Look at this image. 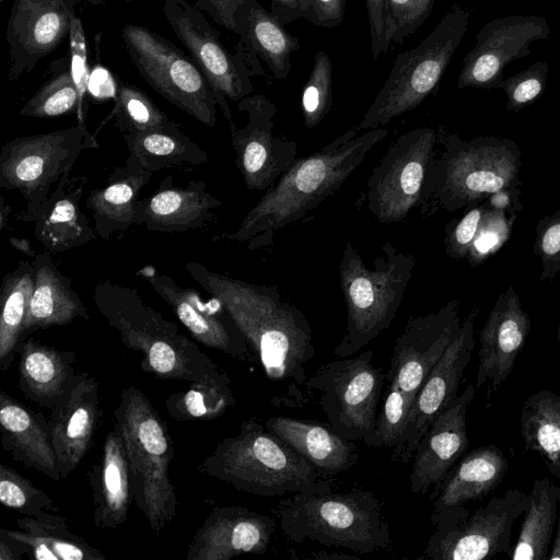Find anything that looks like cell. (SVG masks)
<instances>
[{
    "label": "cell",
    "instance_id": "1",
    "mask_svg": "<svg viewBox=\"0 0 560 560\" xmlns=\"http://www.w3.org/2000/svg\"><path fill=\"white\" fill-rule=\"evenodd\" d=\"M186 271L217 298L255 352L266 377L279 387L270 402L301 408L308 402L306 364L315 357L312 327L277 285L252 283L189 261Z\"/></svg>",
    "mask_w": 560,
    "mask_h": 560
},
{
    "label": "cell",
    "instance_id": "2",
    "mask_svg": "<svg viewBox=\"0 0 560 560\" xmlns=\"http://www.w3.org/2000/svg\"><path fill=\"white\" fill-rule=\"evenodd\" d=\"M360 132L351 128L319 150L298 158L238 228L220 238L246 243L249 250L271 247L280 230L299 222L337 192L369 151L388 136L385 128Z\"/></svg>",
    "mask_w": 560,
    "mask_h": 560
},
{
    "label": "cell",
    "instance_id": "3",
    "mask_svg": "<svg viewBox=\"0 0 560 560\" xmlns=\"http://www.w3.org/2000/svg\"><path fill=\"white\" fill-rule=\"evenodd\" d=\"M197 470L238 491L261 497L332 488L331 478L255 418L242 422L236 435L221 441Z\"/></svg>",
    "mask_w": 560,
    "mask_h": 560
},
{
    "label": "cell",
    "instance_id": "4",
    "mask_svg": "<svg viewBox=\"0 0 560 560\" xmlns=\"http://www.w3.org/2000/svg\"><path fill=\"white\" fill-rule=\"evenodd\" d=\"M439 144L419 206L421 215L468 208L498 190L520 186L522 153L513 140L493 136L464 140L439 131Z\"/></svg>",
    "mask_w": 560,
    "mask_h": 560
},
{
    "label": "cell",
    "instance_id": "5",
    "mask_svg": "<svg viewBox=\"0 0 560 560\" xmlns=\"http://www.w3.org/2000/svg\"><path fill=\"white\" fill-rule=\"evenodd\" d=\"M271 511L293 542L316 541L355 553H372L392 544L384 504L372 491L298 492L278 501Z\"/></svg>",
    "mask_w": 560,
    "mask_h": 560
},
{
    "label": "cell",
    "instance_id": "6",
    "mask_svg": "<svg viewBox=\"0 0 560 560\" xmlns=\"http://www.w3.org/2000/svg\"><path fill=\"white\" fill-rule=\"evenodd\" d=\"M92 296L121 342L142 354L140 366L145 373L192 382L220 369L175 323L147 305L137 289L106 279L97 282Z\"/></svg>",
    "mask_w": 560,
    "mask_h": 560
},
{
    "label": "cell",
    "instance_id": "7",
    "mask_svg": "<svg viewBox=\"0 0 560 560\" xmlns=\"http://www.w3.org/2000/svg\"><path fill=\"white\" fill-rule=\"evenodd\" d=\"M415 266L416 257L390 241L381 245L372 268L351 242L345 244L338 269L347 319L336 357L353 355L390 326Z\"/></svg>",
    "mask_w": 560,
    "mask_h": 560
},
{
    "label": "cell",
    "instance_id": "8",
    "mask_svg": "<svg viewBox=\"0 0 560 560\" xmlns=\"http://www.w3.org/2000/svg\"><path fill=\"white\" fill-rule=\"evenodd\" d=\"M114 419L126 448L133 501L159 535L177 512L170 477L174 446L167 425L147 395L133 385L122 389Z\"/></svg>",
    "mask_w": 560,
    "mask_h": 560
},
{
    "label": "cell",
    "instance_id": "9",
    "mask_svg": "<svg viewBox=\"0 0 560 560\" xmlns=\"http://www.w3.org/2000/svg\"><path fill=\"white\" fill-rule=\"evenodd\" d=\"M469 23V12L453 7L416 47L399 54L374 101L355 126L383 128L418 107L436 88Z\"/></svg>",
    "mask_w": 560,
    "mask_h": 560
},
{
    "label": "cell",
    "instance_id": "10",
    "mask_svg": "<svg viewBox=\"0 0 560 560\" xmlns=\"http://www.w3.org/2000/svg\"><path fill=\"white\" fill-rule=\"evenodd\" d=\"M98 148L83 121L45 133L18 137L0 152V187L18 190L26 202L19 214L33 222L60 180L69 176L81 152Z\"/></svg>",
    "mask_w": 560,
    "mask_h": 560
},
{
    "label": "cell",
    "instance_id": "11",
    "mask_svg": "<svg viewBox=\"0 0 560 560\" xmlns=\"http://www.w3.org/2000/svg\"><path fill=\"white\" fill-rule=\"evenodd\" d=\"M385 378L369 349L319 365L307 377L306 395L335 432L349 441H363L375 428Z\"/></svg>",
    "mask_w": 560,
    "mask_h": 560
},
{
    "label": "cell",
    "instance_id": "12",
    "mask_svg": "<svg viewBox=\"0 0 560 560\" xmlns=\"http://www.w3.org/2000/svg\"><path fill=\"white\" fill-rule=\"evenodd\" d=\"M121 36L132 63L155 92L200 124L215 126L214 92L190 56L142 25L127 24Z\"/></svg>",
    "mask_w": 560,
    "mask_h": 560
},
{
    "label": "cell",
    "instance_id": "13",
    "mask_svg": "<svg viewBox=\"0 0 560 560\" xmlns=\"http://www.w3.org/2000/svg\"><path fill=\"white\" fill-rule=\"evenodd\" d=\"M528 500L527 492L509 489L472 512L466 505L445 510L431 518L435 530L421 558L482 560L510 553L514 523Z\"/></svg>",
    "mask_w": 560,
    "mask_h": 560
},
{
    "label": "cell",
    "instance_id": "14",
    "mask_svg": "<svg viewBox=\"0 0 560 560\" xmlns=\"http://www.w3.org/2000/svg\"><path fill=\"white\" fill-rule=\"evenodd\" d=\"M162 10L170 27L209 81L229 126L233 125L228 100L240 102L254 91L250 77L264 74L257 56L241 44L236 45V52H230L220 33L186 0H163Z\"/></svg>",
    "mask_w": 560,
    "mask_h": 560
},
{
    "label": "cell",
    "instance_id": "15",
    "mask_svg": "<svg viewBox=\"0 0 560 560\" xmlns=\"http://www.w3.org/2000/svg\"><path fill=\"white\" fill-rule=\"evenodd\" d=\"M438 142V130L418 127L396 138L377 161L368 179L366 201L380 223L402 222L419 208Z\"/></svg>",
    "mask_w": 560,
    "mask_h": 560
},
{
    "label": "cell",
    "instance_id": "16",
    "mask_svg": "<svg viewBox=\"0 0 560 560\" xmlns=\"http://www.w3.org/2000/svg\"><path fill=\"white\" fill-rule=\"evenodd\" d=\"M462 322L458 300L425 315L409 317L395 339L384 389L397 392L412 408L425 378L456 336Z\"/></svg>",
    "mask_w": 560,
    "mask_h": 560
},
{
    "label": "cell",
    "instance_id": "17",
    "mask_svg": "<svg viewBox=\"0 0 560 560\" xmlns=\"http://www.w3.org/2000/svg\"><path fill=\"white\" fill-rule=\"evenodd\" d=\"M237 107L247 122L229 126L236 166L249 190L266 191L298 159L296 143L273 132L277 109L266 96L248 95Z\"/></svg>",
    "mask_w": 560,
    "mask_h": 560
},
{
    "label": "cell",
    "instance_id": "18",
    "mask_svg": "<svg viewBox=\"0 0 560 560\" xmlns=\"http://www.w3.org/2000/svg\"><path fill=\"white\" fill-rule=\"evenodd\" d=\"M477 314L478 306H475L425 378L412 405L405 432L393 448L392 462L408 464L412 460L433 420L458 396V387L475 347Z\"/></svg>",
    "mask_w": 560,
    "mask_h": 560
},
{
    "label": "cell",
    "instance_id": "19",
    "mask_svg": "<svg viewBox=\"0 0 560 560\" xmlns=\"http://www.w3.org/2000/svg\"><path fill=\"white\" fill-rule=\"evenodd\" d=\"M167 303L191 337L207 348L244 363L258 362L221 302L205 300L196 289L182 287L171 276L147 265L137 272Z\"/></svg>",
    "mask_w": 560,
    "mask_h": 560
},
{
    "label": "cell",
    "instance_id": "20",
    "mask_svg": "<svg viewBox=\"0 0 560 560\" xmlns=\"http://www.w3.org/2000/svg\"><path fill=\"white\" fill-rule=\"evenodd\" d=\"M81 1L13 0L5 30L10 82L30 73L63 43Z\"/></svg>",
    "mask_w": 560,
    "mask_h": 560
},
{
    "label": "cell",
    "instance_id": "21",
    "mask_svg": "<svg viewBox=\"0 0 560 560\" xmlns=\"http://www.w3.org/2000/svg\"><path fill=\"white\" fill-rule=\"evenodd\" d=\"M194 5L238 35V44L260 57L276 79H287L292 69L291 55L300 49V40L257 0H195Z\"/></svg>",
    "mask_w": 560,
    "mask_h": 560
},
{
    "label": "cell",
    "instance_id": "22",
    "mask_svg": "<svg viewBox=\"0 0 560 560\" xmlns=\"http://www.w3.org/2000/svg\"><path fill=\"white\" fill-rule=\"evenodd\" d=\"M542 16H508L486 24L476 36L475 47L463 59L457 88L498 85L503 68L530 52L529 45L548 37Z\"/></svg>",
    "mask_w": 560,
    "mask_h": 560
},
{
    "label": "cell",
    "instance_id": "23",
    "mask_svg": "<svg viewBox=\"0 0 560 560\" xmlns=\"http://www.w3.org/2000/svg\"><path fill=\"white\" fill-rule=\"evenodd\" d=\"M532 326L520 296L510 284L497 299L480 330L476 388L491 398L510 376Z\"/></svg>",
    "mask_w": 560,
    "mask_h": 560
},
{
    "label": "cell",
    "instance_id": "24",
    "mask_svg": "<svg viewBox=\"0 0 560 560\" xmlns=\"http://www.w3.org/2000/svg\"><path fill=\"white\" fill-rule=\"evenodd\" d=\"M275 520L242 505L215 506L195 532L186 560H230L267 552Z\"/></svg>",
    "mask_w": 560,
    "mask_h": 560
},
{
    "label": "cell",
    "instance_id": "25",
    "mask_svg": "<svg viewBox=\"0 0 560 560\" xmlns=\"http://www.w3.org/2000/svg\"><path fill=\"white\" fill-rule=\"evenodd\" d=\"M100 384L89 372L77 373L50 409L48 430L62 480L80 465L100 421Z\"/></svg>",
    "mask_w": 560,
    "mask_h": 560
},
{
    "label": "cell",
    "instance_id": "26",
    "mask_svg": "<svg viewBox=\"0 0 560 560\" xmlns=\"http://www.w3.org/2000/svg\"><path fill=\"white\" fill-rule=\"evenodd\" d=\"M477 388L468 385L431 423L412 458L410 490L424 494L440 482L469 446L466 417Z\"/></svg>",
    "mask_w": 560,
    "mask_h": 560
},
{
    "label": "cell",
    "instance_id": "27",
    "mask_svg": "<svg viewBox=\"0 0 560 560\" xmlns=\"http://www.w3.org/2000/svg\"><path fill=\"white\" fill-rule=\"evenodd\" d=\"M221 206L222 201L207 191L205 180L190 179L182 187L167 176L154 194L138 200L135 224L163 233L198 230L215 218Z\"/></svg>",
    "mask_w": 560,
    "mask_h": 560
},
{
    "label": "cell",
    "instance_id": "28",
    "mask_svg": "<svg viewBox=\"0 0 560 560\" xmlns=\"http://www.w3.org/2000/svg\"><path fill=\"white\" fill-rule=\"evenodd\" d=\"M0 428L2 448L13 460L54 481L62 480L48 421L3 389H0Z\"/></svg>",
    "mask_w": 560,
    "mask_h": 560
},
{
    "label": "cell",
    "instance_id": "29",
    "mask_svg": "<svg viewBox=\"0 0 560 560\" xmlns=\"http://www.w3.org/2000/svg\"><path fill=\"white\" fill-rule=\"evenodd\" d=\"M86 479L92 492L94 525L110 529L122 525L133 494L126 448L115 425L107 433L101 456L89 469Z\"/></svg>",
    "mask_w": 560,
    "mask_h": 560
},
{
    "label": "cell",
    "instance_id": "30",
    "mask_svg": "<svg viewBox=\"0 0 560 560\" xmlns=\"http://www.w3.org/2000/svg\"><path fill=\"white\" fill-rule=\"evenodd\" d=\"M509 462L494 444L479 446L466 454L433 487L431 518L445 510L465 505L491 493L503 480Z\"/></svg>",
    "mask_w": 560,
    "mask_h": 560
},
{
    "label": "cell",
    "instance_id": "31",
    "mask_svg": "<svg viewBox=\"0 0 560 560\" xmlns=\"http://www.w3.org/2000/svg\"><path fill=\"white\" fill-rule=\"evenodd\" d=\"M63 177L34 219V236L43 247L57 254L88 244L97 233L80 209L86 176L74 178L69 186Z\"/></svg>",
    "mask_w": 560,
    "mask_h": 560
},
{
    "label": "cell",
    "instance_id": "32",
    "mask_svg": "<svg viewBox=\"0 0 560 560\" xmlns=\"http://www.w3.org/2000/svg\"><path fill=\"white\" fill-rule=\"evenodd\" d=\"M19 388L33 404L52 409L66 394L75 373L73 351L44 345L35 339H23L16 349Z\"/></svg>",
    "mask_w": 560,
    "mask_h": 560
},
{
    "label": "cell",
    "instance_id": "33",
    "mask_svg": "<svg viewBox=\"0 0 560 560\" xmlns=\"http://www.w3.org/2000/svg\"><path fill=\"white\" fill-rule=\"evenodd\" d=\"M265 425L327 478L358 463L354 441L342 438L330 427L282 416L267 419Z\"/></svg>",
    "mask_w": 560,
    "mask_h": 560
},
{
    "label": "cell",
    "instance_id": "34",
    "mask_svg": "<svg viewBox=\"0 0 560 560\" xmlns=\"http://www.w3.org/2000/svg\"><path fill=\"white\" fill-rule=\"evenodd\" d=\"M152 174L129 154L125 164L112 172L104 187L90 191L85 206L92 212L94 229L101 238L125 233L135 224L140 191Z\"/></svg>",
    "mask_w": 560,
    "mask_h": 560
},
{
    "label": "cell",
    "instance_id": "35",
    "mask_svg": "<svg viewBox=\"0 0 560 560\" xmlns=\"http://www.w3.org/2000/svg\"><path fill=\"white\" fill-rule=\"evenodd\" d=\"M33 265L35 282L25 336L38 329L69 325L77 318H91L71 279L58 269L50 252L37 254Z\"/></svg>",
    "mask_w": 560,
    "mask_h": 560
},
{
    "label": "cell",
    "instance_id": "36",
    "mask_svg": "<svg viewBox=\"0 0 560 560\" xmlns=\"http://www.w3.org/2000/svg\"><path fill=\"white\" fill-rule=\"evenodd\" d=\"M19 529L0 534L22 544L34 560H104L105 556L83 537L72 533L66 517L56 512L16 520Z\"/></svg>",
    "mask_w": 560,
    "mask_h": 560
},
{
    "label": "cell",
    "instance_id": "37",
    "mask_svg": "<svg viewBox=\"0 0 560 560\" xmlns=\"http://www.w3.org/2000/svg\"><path fill=\"white\" fill-rule=\"evenodd\" d=\"M122 137L129 154L151 173L165 168L197 167L208 161V153L172 119L161 126Z\"/></svg>",
    "mask_w": 560,
    "mask_h": 560
},
{
    "label": "cell",
    "instance_id": "38",
    "mask_svg": "<svg viewBox=\"0 0 560 560\" xmlns=\"http://www.w3.org/2000/svg\"><path fill=\"white\" fill-rule=\"evenodd\" d=\"M515 546L514 560H546L557 525L560 488L548 477L535 480Z\"/></svg>",
    "mask_w": 560,
    "mask_h": 560
},
{
    "label": "cell",
    "instance_id": "39",
    "mask_svg": "<svg viewBox=\"0 0 560 560\" xmlns=\"http://www.w3.org/2000/svg\"><path fill=\"white\" fill-rule=\"evenodd\" d=\"M34 265L23 260L2 280L0 296V370L10 366L19 343L25 337V324L34 291Z\"/></svg>",
    "mask_w": 560,
    "mask_h": 560
},
{
    "label": "cell",
    "instance_id": "40",
    "mask_svg": "<svg viewBox=\"0 0 560 560\" xmlns=\"http://www.w3.org/2000/svg\"><path fill=\"white\" fill-rule=\"evenodd\" d=\"M520 420L525 450L537 453L560 478V396L548 389L529 395Z\"/></svg>",
    "mask_w": 560,
    "mask_h": 560
},
{
    "label": "cell",
    "instance_id": "41",
    "mask_svg": "<svg viewBox=\"0 0 560 560\" xmlns=\"http://www.w3.org/2000/svg\"><path fill=\"white\" fill-rule=\"evenodd\" d=\"M177 393L170 395L164 406L177 421L213 420L236 404L229 375L219 369Z\"/></svg>",
    "mask_w": 560,
    "mask_h": 560
},
{
    "label": "cell",
    "instance_id": "42",
    "mask_svg": "<svg viewBox=\"0 0 560 560\" xmlns=\"http://www.w3.org/2000/svg\"><path fill=\"white\" fill-rule=\"evenodd\" d=\"M116 82L112 115L122 135L144 131L170 120L142 90L121 80Z\"/></svg>",
    "mask_w": 560,
    "mask_h": 560
},
{
    "label": "cell",
    "instance_id": "43",
    "mask_svg": "<svg viewBox=\"0 0 560 560\" xmlns=\"http://www.w3.org/2000/svg\"><path fill=\"white\" fill-rule=\"evenodd\" d=\"M81 97L73 79L71 67L45 82L23 105L19 115L34 118H51L74 112L81 105Z\"/></svg>",
    "mask_w": 560,
    "mask_h": 560
},
{
    "label": "cell",
    "instance_id": "44",
    "mask_svg": "<svg viewBox=\"0 0 560 560\" xmlns=\"http://www.w3.org/2000/svg\"><path fill=\"white\" fill-rule=\"evenodd\" d=\"M0 502L24 516L59 512L55 501L44 490L5 464L0 465Z\"/></svg>",
    "mask_w": 560,
    "mask_h": 560
},
{
    "label": "cell",
    "instance_id": "45",
    "mask_svg": "<svg viewBox=\"0 0 560 560\" xmlns=\"http://www.w3.org/2000/svg\"><path fill=\"white\" fill-rule=\"evenodd\" d=\"M332 68L325 51H316L311 74L301 94L304 125L314 128L323 121L332 104Z\"/></svg>",
    "mask_w": 560,
    "mask_h": 560
},
{
    "label": "cell",
    "instance_id": "46",
    "mask_svg": "<svg viewBox=\"0 0 560 560\" xmlns=\"http://www.w3.org/2000/svg\"><path fill=\"white\" fill-rule=\"evenodd\" d=\"M516 213L486 209L466 259L470 267H477L498 253L509 241Z\"/></svg>",
    "mask_w": 560,
    "mask_h": 560
},
{
    "label": "cell",
    "instance_id": "47",
    "mask_svg": "<svg viewBox=\"0 0 560 560\" xmlns=\"http://www.w3.org/2000/svg\"><path fill=\"white\" fill-rule=\"evenodd\" d=\"M435 0H386L392 43L404 44L428 19Z\"/></svg>",
    "mask_w": 560,
    "mask_h": 560
},
{
    "label": "cell",
    "instance_id": "48",
    "mask_svg": "<svg viewBox=\"0 0 560 560\" xmlns=\"http://www.w3.org/2000/svg\"><path fill=\"white\" fill-rule=\"evenodd\" d=\"M534 253L540 260V280L560 272V209L540 219L535 228Z\"/></svg>",
    "mask_w": 560,
    "mask_h": 560
},
{
    "label": "cell",
    "instance_id": "49",
    "mask_svg": "<svg viewBox=\"0 0 560 560\" xmlns=\"http://www.w3.org/2000/svg\"><path fill=\"white\" fill-rule=\"evenodd\" d=\"M486 209L487 206L482 201L468 207L460 218L448 222L445 228L444 246L450 258L455 260L466 258Z\"/></svg>",
    "mask_w": 560,
    "mask_h": 560
},
{
    "label": "cell",
    "instance_id": "50",
    "mask_svg": "<svg viewBox=\"0 0 560 560\" xmlns=\"http://www.w3.org/2000/svg\"><path fill=\"white\" fill-rule=\"evenodd\" d=\"M537 66L538 63L534 66V71L530 68L506 82L498 83L506 94L508 109L518 112L544 91L547 72L542 74V71L547 70V66L540 71L537 70Z\"/></svg>",
    "mask_w": 560,
    "mask_h": 560
},
{
    "label": "cell",
    "instance_id": "51",
    "mask_svg": "<svg viewBox=\"0 0 560 560\" xmlns=\"http://www.w3.org/2000/svg\"><path fill=\"white\" fill-rule=\"evenodd\" d=\"M302 18L319 27L338 26L345 19L347 0H298Z\"/></svg>",
    "mask_w": 560,
    "mask_h": 560
},
{
    "label": "cell",
    "instance_id": "52",
    "mask_svg": "<svg viewBox=\"0 0 560 560\" xmlns=\"http://www.w3.org/2000/svg\"><path fill=\"white\" fill-rule=\"evenodd\" d=\"M70 67L73 79L78 86L80 97L82 100L88 90V82L90 78V70L88 66L85 36L82 28V23L77 15L72 20L70 32Z\"/></svg>",
    "mask_w": 560,
    "mask_h": 560
},
{
    "label": "cell",
    "instance_id": "53",
    "mask_svg": "<svg viewBox=\"0 0 560 560\" xmlns=\"http://www.w3.org/2000/svg\"><path fill=\"white\" fill-rule=\"evenodd\" d=\"M371 37V51L374 60L386 54L390 47L386 0H365Z\"/></svg>",
    "mask_w": 560,
    "mask_h": 560
},
{
    "label": "cell",
    "instance_id": "54",
    "mask_svg": "<svg viewBox=\"0 0 560 560\" xmlns=\"http://www.w3.org/2000/svg\"><path fill=\"white\" fill-rule=\"evenodd\" d=\"M518 196V187L504 188L488 196L483 202L491 209L517 213V211L522 209Z\"/></svg>",
    "mask_w": 560,
    "mask_h": 560
},
{
    "label": "cell",
    "instance_id": "55",
    "mask_svg": "<svg viewBox=\"0 0 560 560\" xmlns=\"http://www.w3.org/2000/svg\"><path fill=\"white\" fill-rule=\"evenodd\" d=\"M270 12L282 25L303 19L298 0H271Z\"/></svg>",
    "mask_w": 560,
    "mask_h": 560
},
{
    "label": "cell",
    "instance_id": "56",
    "mask_svg": "<svg viewBox=\"0 0 560 560\" xmlns=\"http://www.w3.org/2000/svg\"><path fill=\"white\" fill-rule=\"evenodd\" d=\"M27 549L20 542L0 534V560H20Z\"/></svg>",
    "mask_w": 560,
    "mask_h": 560
},
{
    "label": "cell",
    "instance_id": "57",
    "mask_svg": "<svg viewBox=\"0 0 560 560\" xmlns=\"http://www.w3.org/2000/svg\"><path fill=\"white\" fill-rule=\"evenodd\" d=\"M9 243L12 247H14L16 250L23 253L26 256L34 258L37 255L33 250L30 241L26 238L10 237Z\"/></svg>",
    "mask_w": 560,
    "mask_h": 560
},
{
    "label": "cell",
    "instance_id": "58",
    "mask_svg": "<svg viewBox=\"0 0 560 560\" xmlns=\"http://www.w3.org/2000/svg\"><path fill=\"white\" fill-rule=\"evenodd\" d=\"M559 508H560V499H559ZM548 560H560V514L557 520L553 544L551 547V551L548 556Z\"/></svg>",
    "mask_w": 560,
    "mask_h": 560
},
{
    "label": "cell",
    "instance_id": "59",
    "mask_svg": "<svg viewBox=\"0 0 560 560\" xmlns=\"http://www.w3.org/2000/svg\"><path fill=\"white\" fill-rule=\"evenodd\" d=\"M11 213V207L5 203L3 196L0 199V231L3 232L7 228L9 217Z\"/></svg>",
    "mask_w": 560,
    "mask_h": 560
},
{
    "label": "cell",
    "instance_id": "60",
    "mask_svg": "<svg viewBox=\"0 0 560 560\" xmlns=\"http://www.w3.org/2000/svg\"><path fill=\"white\" fill-rule=\"evenodd\" d=\"M313 558L315 559H339V558H353L351 555H345V553H336L332 555L325 553L324 551L313 555Z\"/></svg>",
    "mask_w": 560,
    "mask_h": 560
},
{
    "label": "cell",
    "instance_id": "61",
    "mask_svg": "<svg viewBox=\"0 0 560 560\" xmlns=\"http://www.w3.org/2000/svg\"><path fill=\"white\" fill-rule=\"evenodd\" d=\"M83 1L91 3L93 5H100V4H105L109 0H83Z\"/></svg>",
    "mask_w": 560,
    "mask_h": 560
},
{
    "label": "cell",
    "instance_id": "62",
    "mask_svg": "<svg viewBox=\"0 0 560 560\" xmlns=\"http://www.w3.org/2000/svg\"><path fill=\"white\" fill-rule=\"evenodd\" d=\"M557 340L560 341V322L557 329Z\"/></svg>",
    "mask_w": 560,
    "mask_h": 560
},
{
    "label": "cell",
    "instance_id": "63",
    "mask_svg": "<svg viewBox=\"0 0 560 560\" xmlns=\"http://www.w3.org/2000/svg\"><path fill=\"white\" fill-rule=\"evenodd\" d=\"M4 0H0L1 3H3Z\"/></svg>",
    "mask_w": 560,
    "mask_h": 560
}]
</instances>
